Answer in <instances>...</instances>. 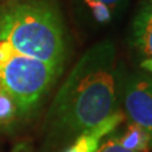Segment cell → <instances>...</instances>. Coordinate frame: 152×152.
I'll return each mask as SVG.
<instances>
[{"mask_svg":"<svg viewBox=\"0 0 152 152\" xmlns=\"http://www.w3.org/2000/svg\"><path fill=\"white\" fill-rule=\"evenodd\" d=\"M12 152H29V151H28V148L24 145H18L17 147H14Z\"/></svg>","mask_w":152,"mask_h":152,"instance_id":"cell-10","label":"cell"},{"mask_svg":"<svg viewBox=\"0 0 152 152\" xmlns=\"http://www.w3.org/2000/svg\"><path fill=\"white\" fill-rule=\"evenodd\" d=\"M121 104L128 123L141 127L152 138V76L140 70L123 75Z\"/></svg>","mask_w":152,"mask_h":152,"instance_id":"cell-3","label":"cell"},{"mask_svg":"<svg viewBox=\"0 0 152 152\" xmlns=\"http://www.w3.org/2000/svg\"><path fill=\"white\" fill-rule=\"evenodd\" d=\"M123 75L112 41L98 42L86 50L50 107L47 131L51 138L70 143L119 110Z\"/></svg>","mask_w":152,"mask_h":152,"instance_id":"cell-2","label":"cell"},{"mask_svg":"<svg viewBox=\"0 0 152 152\" xmlns=\"http://www.w3.org/2000/svg\"><path fill=\"white\" fill-rule=\"evenodd\" d=\"M9 1H10V0H9Z\"/></svg>","mask_w":152,"mask_h":152,"instance_id":"cell-11","label":"cell"},{"mask_svg":"<svg viewBox=\"0 0 152 152\" xmlns=\"http://www.w3.org/2000/svg\"><path fill=\"white\" fill-rule=\"evenodd\" d=\"M129 0H72L77 18L86 27H107L118 19Z\"/></svg>","mask_w":152,"mask_h":152,"instance_id":"cell-5","label":"cell"},{"mask_svg":"<svg viewBox=\"0 0 152 152\" xmlns=\"http://www.w3.org/2000/svg\"><path fill=\"white\" fill-rule=\"evenodd\" d=\"M118 141L126 148L136 152H148L152 148V138L141 127L128 123L123 132L115 133Z\"/></svg>","mask_w":152,"mask_h":152,"instance_id":"cell-7","label":"cell"},{"mask_svg":"<svg viewBox=\"0 0 152 152\" xmlns=\"http://www.w3.org/2000/svg\"><path fill=\"white\" fill-rule=\"evenodd\" d=\"M96 152H136V151H131V150L126 148V147L118 141L115 134H110L105 141L100 143Z\"/></svg>","mask_w":152,"mask_h":152,"instance_id":"cell-9","label":"cell"},{"mask_svg":"<svg viewBox=\"0 0 152 152\" xmlns=\"http://www.w3.org/2000/svg\"><path fill=\"white\" fill-rule=\"evenodd\" d=\"M124 113L122 109L114 112L100 123H98L91 129L79 134L65 147L64 152H96L102 140L113 134L114 131L124 121Z\"/></svg>","mask_w":152,"mask_h":152,"instance_id":"cell-6","label":"cell"},{"mask_svg":"<svg viewBox=\"0 0 152 152\" xmlns=\"http://www.w3.org/2000/svg\"><path fill=\"white\" fill-rule=\"evenodd\" d=\"M129 47L140 71L152 76V0H143L133 18Z\"/></svg>","mask_w":152,"mask_h":152,"instance_id":"cell-4","label":"cell"},{"mask_svg":"<svg viewBox=\"0 0 152 152\" xmlns=\"http://www.w3.org/2000/svg\"><path fill=\"white\" fill-rule=\"evenodd\" d=\"M23 117L14 98L4 89L0 88V131L13 129Z\"/></svg>","mask_w":152,"mask_h":152,"instance_id":"cell-8","label":"cell"},{"mask_svg":"<svg viewBox=\"0 0 152 152\" xmlns=\"http://www.w3.org/2000/svg\"><path fill=\"white\" fill-rule=\"evenodd\" d=\"M69 47L52 0H10L0 7V88L31 117L62 74Z\"/></svg>","mask_w":152,"mask_h":152,"instance_id":"cell-1","label":"cell"}]
</instances>
